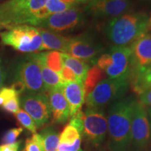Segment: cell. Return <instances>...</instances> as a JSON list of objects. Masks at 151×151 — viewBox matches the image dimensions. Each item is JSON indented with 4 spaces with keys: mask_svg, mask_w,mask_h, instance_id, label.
<instances>
[{
    "mask_svg": "<svg viewBox=\"0 0 151 151\" xmlns=\"http://www.w3.org/2000/svg\"><path fill=\"white\" fill-rule=\"evenodd\" d=\"M132 5V0H96L85 6L83 10L95 19L111 20L129 12Z\"/></svg>",
    "mask_w": 151,
    "mask_h": 151,
    "instance_id": "4fadbf2b",
    "label": "cell"
},
{
    "mask_svg": "<svg viewBox=\"0 0 151 151\" xmlns=\"http://www.w3.org/2000/svg\"><path fill=\"white\" fill-rule=\"evenodd\" d=\"M48 0H7L0 4V29L18 24L35 26Z\"/></svg>",
    "mask_w": 151,
    "mask_h": 151,
    "instance_id": "3957f363",
    "label": "cell"
},
{
    "mask_svg": "<svg viewBox=\"0 0 151 151\" xmlns=\"http://www.w3.org/2000/svg\"><path fill=\"white\" fill-rule=\"evenodd\" d=\"M150 29L148 15L129 11L111 19L105 26L104 32L114 46H128Z\"/></svg>",
    "mask_w": 151,
    "mask_h": 151,
    "instance_id": "7a4b0ae2",
    "label": "cell"
},
{
    "mask_svg": "<svg viewBox=\"0 0 151 151\" xmlns=\"http://www.w3.org/2000/svg\"><path fill=\"white\" fill-rule=\"evenodd\" d=\"M104 47L92 34L84 33L70 38L65 54L94 65Z\"/></svg>",
    "mask_w": 151,
    "mask_h": 151,
    "instance_id": "8fae6325",
    "label": "cell"
},
{
    "mask_svg": "<svg viewBox=\"0 0 151 151\" xmlns=\"http://www.w3.org/2000/svg\"><path fill=\"white\" fill-rule=\"evenodd\" d=\"M82 137L92 148H97L104 142L108 132V122L102 109L87 108L84 112Z\"/></svg>",
    "mask_w": 151,
    "mask_h": 151,
    "instance_id": "9c48e42d",
    "label": "cell"
},
{
    "mask_svg": "<svg viewBox=\"0 0 151 151\" xmlns=\"http://www.w3.org/2000/svg\"><path fill=\"white\" fill-rule=\"evenodd\" d=\"M149 24H150V25L151 27V15H150V16L149 17Z\"/></svg>",
    "mask_w": 151,
    "mask_h": 151,
    "instance_id": "74e56055",
    "label": "cell"
},
{
    "mask_svg": "<svg viewBox=\"0 0 151 151\" xmlns=\"http://www.w3.org/2000/svg\"><path fill=\"white\" fill-rule=\"evenodd\" d=\"M105 74L104 71L101 70L96 65L90 68L88 74L86 76V78L83 82L86 97L100 81L105 79Z\"/></svg>",
    "mask_w": 151,
    "mask_h": 151,
    "instance_id": "cb8c5ba5",
    "label": "cell"
},
{
    "mask_svg": "<svg viewBox=\"0 0 151 151\" xmlns=\"http://www.w3.org/2000/svg\"><path fill=\"white\" fill-rule=\"evenodd\" d=\"M95 65L104 71L109 78L128 80L132 71L129 46L113 45L108 52L101 54L98 58Z\"/></svg>",
    "mask_w": 151,
    "mask_h": 151,
    "instance_id": "8992f818",
    "label": "cell"
},
{
    "mask_svg": "<svg viewBox=\"0 0 151 151\" xmlns=\"http://www.w3.org/2000/svg\"><path fill=\"white\" fill-rule=\"evenodd\" d=\"M22 109L33 119L36 125L41 127L51 118L48 96L46 93H26L20 99Z\"/></svg>",
    "mask_w": 151,
    "mask_h": 151,
    "instance_id": "7c38bea8",
    "label": "cell"
},
{
    "mask_svg": "<svg viewBox=\"0 0 151 151\" xmlns=\"http://www.w3.org/2000/svg\"><path fill=\"white\" fill-rule=\"evenodd\" d=\"M37 56L39 60L47 67L59 74L61 73L64 65L62 60V52L52 50L45 52H39L37 53Z\"/></svg>",
    "mask_w": 151,
    "mask_h": 151,
    "instance_id": "44dd1931",
    "label": "cell"
},
{
    "mask_svg": "<svg viewBox=\"0 0 151 151\" xmlns=\"http://www.w3.org/2000/svg\"><path fill=\"white\" fill-rule=\"evenodd\" d=\"M94 1H96V0H76V1L75 4L76 5L81 4V5L86 6V5L90 4H91L92 2H94Z\"/></svg>",
    "mask_w": 151,
    "mask_h": 151,
    "instance_id": "e575fe53",
    "label": "cell"
},
{
    "mask_svg": "<svg viewBox=\"0 0 151 151\" xmlns=\"http://www.w3.org/2000/svg\"><path fill=\"white\" fill-rule=\"evenodd\" d=\"M14 116L16 117V120L21 124L22 127L27 129L28 131L32 132V134L37 133V127L35 121L23 109H19L16 113H14Z\"/></svg>",
    "mask_w": 151,
    "mask_h": 151,
    "instance_id": "484cf974",
    "label": "cell"
},
{
    "mask_svg": "<svg viewBox=\"0 0 151 151\" xmlns=\"http://www.w3.org/2000/svg\"><path fill=\"white\" fill-rule=\"evenodd\" d=\"M62 1H63L64 3L68 4H71V5H76V0H61Z\"/></svg>",
    "mask_w": 151,
    "mask_h": 151,
    "instance_id": "8d00e7d4",
    "label": "cell"
},
{
    "mask_svg": "<svg viewBox=\"0 0 151 151\" xmlns=\"http://www.w3.org/2000/svg\"><path fill=\"white\" fill-rule=\"evenodd\" d=\"M132 69L151 65V33L147 32L129 46Z\"/></svg>",
    "mask_w": 151,
    "mask_h": 151,
    "instance_id": "5bb4252c",
    "label": "cell"
},
{
    "mask_svg": "<svg viewBox=\"0 0 151 151\" xmlns=\"http://www.w3.org/2000/svg\"><path fill=\"white\" fill-rule=\"evenodd\" d=\"M39 61L41 66V75H42L43 84H44L45 88H46V92H48L50 90L58 89V88H62L65 82L62 79L61 75L49 69L39 60Z\"/></svg>",
    "mask_w": 151,
    "mask_h": 151,
    "instance_id": "ffe728a7",
    "label": "cell"
},
{
    "mask_svg": "<svg viewBox=\"0 0 151 151\" xmlns=\"http://www.w3.org/2000/svg\"><path fill=\"white\" fill-rule=\"evenodd\" d=\"M86 21V13L74 5L63 12L47 16L38 22L36 27L60 33L78 29L84 25Z\"/></svg>",
    "mask_w": 151,
    "mask_h": 151,
    "instance_id": "ba28073f",
    "label": "cell"
},
{
    "mask_svg": "<svg viewBox=\"0 0 151 151\" xmlns=\"http://www.w3.org/2000/svg\"><path fill=\"white\" fill-rule=\"evenodd\" d=\"M79 139H82V134L73 125L68 124L60 135V143L73 144Z\"/></svg>",
    "mask_w": 151,
    "mask_h": 151,
    "instance_id": "d4e9b609",
    "label": "cell"
},
{
    "mask_svg": "<svg viewBox=\"0 0 151 151\" xmlns=\"http://www.w3.org/2000/svg\"><path fill=\"white\" fill-rule=\"evenodd\" d=\"M6 74L4 65L2 59L0 58V89L3 88L4 84L6 77Z\"/></svg>",
    "mask_w": 151,
    "mask_h": 151,
    "instance_id": "836d02e7",
    "label": "cell"
},
{
    "mask_svg": "<svg viewBox=\"0 0 151 151\" xmlns=\"http://www.w3.org/2000/svg\"><path fill=\"white\" fill-rule=\"evenodd\" d=\"M22 131H23V128L22 127L13 128V129L9 130L5 134L2 139L4 144H11V143L16 142L17 138L22 133Z\"/></svg>",
    "mask_w": 151,
    "mask_h": 151,
    "instance_id": "83f0119b",
    "label": "cell"
},
{
    "mask_svg": "<svg viewBox=\"0 0 151 151\" xmlns=\"http://www.w3.org/2000/svg\"><path fill=\"white\" fill-rule=\"evenodd\" d=\"M17 95H19V94L11 87L1 88L0 89V106H2L7 101Z\"/></svg>",
    "mask_w": 151,
    "mask_h": 151,
    "instance_id": "f546056e",
    "label": "cell"
},
{
    "mask_svg": "<svg viewBox=\"0 0 151 151\" xmlns=\"http://www.w3.org/2000/svg\"><path fill=\"white\" fill-rule=\"evenodd\" d=\"M135 101L132 97H122L110 106L107 122L111 151H128L130 148L132 118Z\"/></svg>",
    "mask_w": 151,
    "mask_h": 151,
    "instance_id": "6da1fadb",
    "label": "cell"
},
{
    "mask_svg": "<svg viewBox=\"0 0 151 151\" xmlns=\"http://www.w3.org/2000/svg\"><path fill=\"white\" fill-rule=\"evenodd\" d=\"M74 5L64 3L61 0H48L46 4L43 7V9L38 14L37 22L35 24V27L37 26L38 22L43 20V18H46L47 16L52 14L63 12V11L70 9Z\"/></svg>",
    "mask_w": 151,
    "mask_h": 151,
    "instance_id": "7402d4cb",
    "label": "cell"
},
{
    "mask_svg": "<svg viewBox=\"0 0 151 151\" xmlns=\"http://www.w3.org/2000/svg\"><path fill=\"white\" fill-rule=\"evenodd\" d=\"M151 142L147 107L139 99L134 105L131 124V146L134 151H146Z\"/></svg>",
    "mask_w": 151,
    "mask_h": 151,
    "instance_id": "30bf717a",
    "label": "cell"
},
{
    "mask_svg": "<svg viewBox=\"0 0 151 151\" xmlns=\"http://www.w3.org/2000/svg\"><path fill=\"white\" fill-rule=\"evenodd\" d=\"M48 99L52 120L56 124H65L71 118L69 107L62 88L48 92Z\"/></svg>",
    "mask_w": 151,
    "mask_h": 151,
    "instance_id": "9a60e30c",
    "label": "cell"
},
{
    "mask_svg": "<svg viewBox=\"0 0 151 151\" xmlns=\"http://www.w3.org/2000/svg\"><path fill=\"white\" fill-rule=\"evenodd\" d=\"M19 95L15 96L12 97L9 101L4 104L1 106L3 109L9 113H16L19 109H20V99H19Z\"/></svg>",
    "mask_w": 151,
    "mask_h": 151,
    "instance_id": "f1b7e54d",
    "label": "cell"
},
{
    "mask_svg": "<svg viewBox=\"0 0 151 151\" xmlns=\"http://www.w3.org/2000/svg\"><path fill=\"white\" fill-rule=\"evenodd\" d=\"M21 144V141H16L11 144H4L0 146V151H18L19 147Z\"/></svg>",
    "mask_w": 151,
    "mask_h": 151,
    "instance_id": "d6a6232c",
    "label": "cell"
},
{
    "mask_svg": "<svg viewBox=\"0 0 151 151\" xmlns=\"http://www.w3.org/2000/svg\"><path fill=\"white\" fill-rule=\"evenodd\" d=\"M78 151H83V150H81V149H80V150H79Z\"/></svg>",
    "mask_w": 151,
    "mask_h": 151,
    "instance_id": "ab89813d",
    "label": "cell"
},
{
    "mask_svg": "<svg viewBox=\"0 0 151 151\" xmlns=\"http://www.w3.org/2000/svg\"><path fill=\"white\" fill-rule=\"evenodd\" d=\"M60 75H61V77L65 82H69V81H77L78 82L74 73L70 69H69V68L64 65Z\"/></svg>",
    "mask_w": 151,
    "mask_h": 151,
    "instance_id": "4dcf8cb0",
    "label": "cell"
},
{
    "mask_svg": "<svg viewBox=\"0 0 151 151\" xmlns=\"http://www.w3.org/2000/svg\"><path fill=\"white\" fill-rule=\"evenodd\" d=\"M128 80L105 78L98 83L86 97L87 108L103 109L124 97L128 90Z\"/></svg>",
    "mask_w": 151,
    "mask_h": 151,
    "instance_id": "52a82bcc",
    "label": "cell"
},
{
    "mask_svg": "<svg viewBox=\"0 0 151 151\" xmlns=\"http://www.w3.org/2000/svg\"><path fill=\"white\" fill-rule=\"evenodd\" d=\"M128 80L132 90L138 95L151 89V65L132 69Z\"/></svg>",
    "mask_w": 151,
    "mask_h": 151,
    "instance_id": "ac0fdd59",
    "label": "cell"
},
{
    "mask_svg": "<svg viewBox=\"0 0 151 151\" xmlns=\"http://www.w3.org/2000/svg\"><path fill=\"white\" fill-rule=\"evenodd\" d=\"M24 148L25 151H45L41 135L33 134L31 137L27 139Z\"/></svg>",
    "mask_w": 151,
    "mask_h": 151,
    "instance_id": "4316f807",
    "label": "cell"
},
{
    "mask_svg": "<svg viewBox=\"0 0 151 151\" xmlns=\"http://www.w3.org/2000/svg\"><path fill=\"white\" fill-rule=\"evenodd\" d=\"M1 42L17 51L35 53L41 51L42 40L39 28L29 24H18L0 33Z\"/></svg>",
    "mask_w": 151,
    "mask_h": 151,
    "instance_id": "5b68a950",
    "label": "cell"
},
{
    "mask_svg": "<svg viewBox=\"0 0 151 151\" xmlns=\"http://www.w3.org/2000/svg\"><path fill=\"white\" fill-rule=\"evenodd\" d=\"M45 151H58L60 134L52 127H47L40 132Z\"/></svg>",
    "mask_w": 151,
    "mask_h": 151,
    "instance_id": "603a6c76",
    "label": "cell"
},
{
    "mask_svg": "<svg viewBox=\"0 0 151 151\" xmlns=\"http://www.w3.org/2000/svg\"><path fill=\"white\" fill-rule=\"evenodd\" d=\"M39 32L42 40L41 50H52L66 53L70 38L43 28H39Z\"/></svg>",
    "mask_w": 151,
    "mask_h": 151,
    "instance_id": "e0dca14e",
    "label": "cell"
},
{
    "mask_svg": "<svg viewBox=\"0 0 151 151\" xmlns=\"http://www.w3.org/2000/svg\"><path fill=\"white\" fill-rule=\"evenodd\" d=\"M147 113H148L149 123H150V137H151V107H147Z\"/></svg>",
    "mask_w": 151,
    "mask_h": 151,
    "instance_id": "d590c367",
    "label": "cell"
},
{
    "mask_svg": "<svg viewBox=\"0 0 151 151\" xmlns=\"http://www.w3.org/2000/svg\"><path fill=\"white\" fill-rule=\"evenodd\" d=\"M139 100L146 107H151V89L146 90L139 95Z\"/></svg>",
    "mask_w": 151,
    "mask_h": 151,
    "instance_id": "1f68e13d",
    "label": "cell"
},
{
    "mask_svg": "<svg viewBox=\"0 0 151 151\" xmlns=\"http://www.w3.org/2000/svg\"><path fill=\"white\" fill-rule=\"evenodd\" d=\"M62 60L64 66L70 69L74 73L78 82L83 83L90 69L89 64L65 53H62Z\"/></svg>",
    "mask_w": 151,
    "mask_h": 151,
    "instance_id": "d6986e66",
    "label": "cell"
},
{
    "mask_svg": "<svg viewBox=\"0 0 151 151\" xmlns=\"http://www.w3.org/2000/svg\"><path fill=\"white\" fill-rule=\"evenodd\" d=\"M62 91L69 104L70 116L72 117L81 110L85 103L86 94L83 83L77 81L65 82L62 86Z\"/></svg>",
    "mask_w": 151,
    "mask_h": 151,
    "instance_id": "2e32d148",
    "label": "cell"
},
{
    "mask_svg": "<svg viewBox=\"0 0 151 151\" xmlns=\"http://www.w3.org/2000/svg\"><path fill=\"white\" fill-rule=\"evenodd\" d=\"M19 151H25V150H24V148H21Z\"/></svg>",
    "mask_w": 151,
    "mask_h": 151,
    "instance_id": "f35d334b",
    "label": "cell"
},
{
    "mask_svg": "<svg viewBox=\"0 0 151 151\" xmlns=\"http://www.w3.org/2000/svg\"><path fill=\"white\" fill-rule=\"evenodd\" d=\"M11 88L18 94L46 93L37 52L32 53L18 62L14 71Z\"/></svg>",
    "mask_w": 151,
    "mask_h": 151,
    "instance_id": "277c9868",
    "label": "cell"
}]
</instances>
